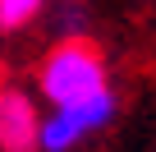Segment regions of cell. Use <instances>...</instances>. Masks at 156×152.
I'll return each mask as SVG.
<instances>
[{"label": "cell", "instance_id": "3", "mask_svg": "<svg viewBox=\"0 0 156 152\" xmlns=\"http://www.w3.org/2000/svg\"><path fill=\"white\" fill-rule=\"evenodd\" d=\"M37 143V115L23 92H0V147L5 152H32Z\"/></svg>", "mask_w": 156, "mask_h": 152}, {"label": "cell", "instance_id": "2", "mask_svg": "<svg viewBox=\"0 0 156 152\" xmlns=\"http://www.w3.org/2000/svg\"><path fill=\"white\" fill-rule=\"evenodd\" d=\"M110 115H115V97H110V92H97L92 102L64 106V111H55L46 124H37V138H41V147H46V152H64V147H73L83 134L101 129Z\"/></svg>", "mask_w": 156, "mask_h": 152}, {"label": "cell", "instance_id": "1", "mask_svg": "<svg viewBox=\"0 0 156 152\" xmlns=\"http://www.w3.org/2000/svg\"><path fill=\"white\" fill-rule=\"evenodd\" d=\"M41 92L55 102V111L92 102L97 92H106V65H101V55L92 46H83V42L60 46L46 60V69H41Z\"/></svg>", "mask_w": 156, "mask_h": 152}, {"label": "cell", "instance_id": "4", "mask_svg": "<svg viewBox=\"0 0 156 152\" xmlns=\"http://www.w3.org/2000/svg\"><path fill=\"white\" fill-rule=\"evenodd\" d=\"M37 5H41V0H0V23H5V28H19V23H28L37 14Z\"/></svg>", "mask_w": 156, "mask_h": 152}]
</instances>
